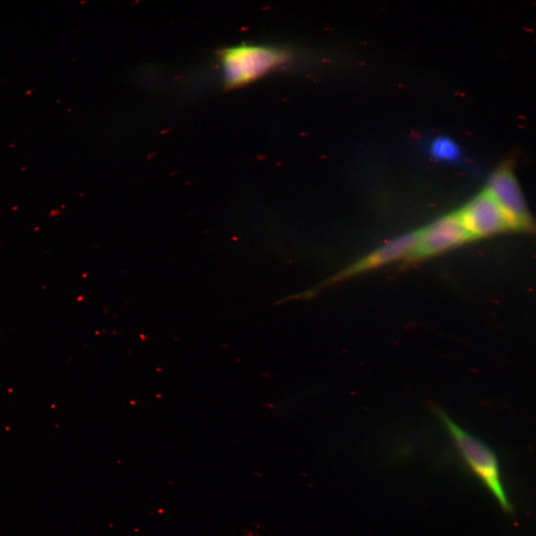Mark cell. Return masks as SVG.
Wrapping results in <instances>:
<instances>
[{
	"instance_id": "1",
	"label": "cell",
	"mask_w": 536,
	"mask_h": 536,
	"mask_svg": "<svg viewBox=\"0 0 536 536\" xmlns=\"http://www.w3.org/2000/svg\"><path fill=\"white\" fill-rule=\"evenodd\" d=\"M430 410L450 438L468 471L503 511L512 512V506L503 480L499 460L493 449L457 424L441 407L432 405Z\"/></svg>"
},
{
	"instance_id": "2",
	"label": "cell",
	"mask_w": 536,
	"mask_h": 536,
	"mask_svg": "<svg viewBox=\"0 0 536 536\" xmlns=\"http://www.w3.org/2000/svg\"><path fill=\"white\" fill-rule=\"evenodd\" d=\"M290 56L287 50L268 45L242 44L224 48L219 53L224 84L228 89L251 84L287 62Z\"/></svg>"
},
{
	"instance_id": "3",
	"label": "cell",
	"mask_w": 536,
	"mask_h": 536,
	"mask_svg": "<svg viewBox=\"0 0 536 536\" xmlns=\"http://www.w3.org/2000/svg\"><path fill=\"white\" fill-rule=\"evenodd\" d=\"M486 190L507 214L514 229L536 231V224L528 211L512 161L505 162L495 170Z\"/></svg>"
},
{
	"instance_id": "4",
	"label": "cell",
	"mask_w": 536,
	"mask_h": 536,
	"mask_svg": "<svg viewBox=\"0 0 536 536\" xmlns=\"http://www.w3.org/2000/svg\"><path fill=\"white\" fill-rule=\"evenodd\" d=\"M473 240L458 211L442 217L420 230L417 245L407 262L436 256Z\"/></svg>"
},
{
	"instance_id": "5",
	"label": "cell",
	"mask_w": 536,
	"mask_h": 536,
	"mask_svg": "<svg viewBox=\"0 0 536 536\" xmlns=\"http://www.w3.org/2000/svg\"><path fill=\"white\" fill-rule=\"evenodd\" d=\"M473 239L514 229L501 206L486 189L457 210Z\"/></svg>"
},
{
	"instance_id": "6",
	"label": "cell",
	"mask_w": 536,
	"mask_h": 536,
	"mask_svg": "<svg viewBox=\"0 0 536 536\" xmlns=\"http://www.w3.org/2000/svg\"><path fill=\"white\" fill-rule=\"evenodd\" d=\"M419 237L420 230L400 235L398 238L382 245L367 257L341 270L335 276L327 279L323 284L328 285L351 277L354 275L378 268L389 262H394L398 259H407L414 251L419 241Z\"/></svg>"
},
{
	"instance_id": "7",
	"label": "cell",
	"mask_w": 536,
	"mask_h": 536,
	"mask_svg": "<svg viewBox=\"0 0 536 536\" xmlns=\"http://www.w3.org/2000/svg\"><path fill=\"white\" fill-rule=\"evenodd\" d=\"M429 152L433 158L440 161L454 163L462 157L461 149L457 143L446 136L434 138L429 146Z\"/></svg>"
},
{
	"instance_id": "8",
	"label": "cell",
	"mask_w": 536,
	"mask_h": 536,
	"mask_svg": "<svg viewBox=\"0 0 536 536\" xmlns=\"http://www.w3.org/2000/svg\"><path fill=\"white\" fill-rule=\"evenodd\" d=\"M31 91H28V92H26V95H28V94H30V93H31Z\"/></svg>"
}]
</instances>
